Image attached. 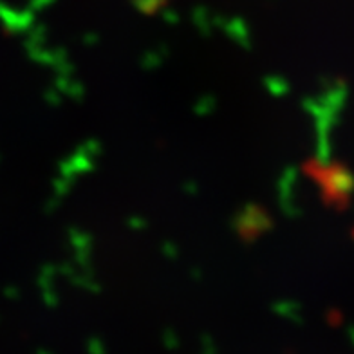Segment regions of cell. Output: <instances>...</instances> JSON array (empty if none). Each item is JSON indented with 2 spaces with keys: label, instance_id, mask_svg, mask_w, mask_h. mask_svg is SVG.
Segmentation results:
<instances>
[]
</instances>
